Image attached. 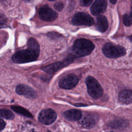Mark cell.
I'll return each mask as SVG.
<instances>
[{
  "label": "cell",
  "mask_w": 132,
  "mask_h": 132,
  "mask_svg": "<svg viewBox=\"0 0 132 132\" xmlns=\"http://www.w3.org/2000/svg\"><path fill=\"white\" fill-rule=\"evenodd\" d=\"M40 53V46L37 40L30 38L27 42V48L16 52L12 60L16 63H24L37 59Z\"/></svg>",
  "instance_id": "cell-1"
},
{
  "label": "cell",
  "mask_w": 132,
  "mask_h": 132,
  "mask_svg": "<svg viewBox=\"0 0 132 132\" xmlns=\"http://www.w3.org/2000/svg\"><path fill=\"white\" fill-rule=\"evenodd\" d=\"M94 48V44L86 39H78L75 41L72 47V55L76 57L87 56Z\"/></svg>",
  "instance_id": "cell-2"
},
{
  "label": "cell",
  "mask_w": 132,
  "mask_h": 132,
  "mask_svg": "<svg viewBox=\"0 0 132 132\" xmlns=\"http://www.w3.org/2000/svg\"><path fill=\"white\" fill-rule=\"evenodd\" d=\"M102 51L105 56L110 58H118L126 54V50L124 47L111 43L105 44L103 47Z\"/></svg>",
  "instance_id": "cell-3"
},
{
  "label": "cell",
  "mask_w": 132,
  "mask_h": 132,
  "mask_svg": "<svg viewBox=\"0 0 132 132\" xmlns=\"http://www.w3.org/2000/svg\"><path fill=\"white\" fill-rule=\"evenodd\" d=\"M89 94L94 99L100 97L103 94V89L98 82L93 77L88 76L86 79Z\"/></svg>",
  "instance_id": "cell-4"
},
{
  "label": "cell",
  "mask_w": 132,
  "mask_h": 132,
  "mask_svg": "<svg viewBox=\"0 0 132 132\" xmlns=\"http://www.w3.org/2000/svg\"><path fill=\"white\" fill-rule=\"evenodd\" d=\"M72 23L75 25L91 26L94 23L93 19L88 14L79 12L76 13L72 19Z\"/></svg>",
  "instance_id": "cell-5"
},
{
  "label": "cell",
  "mask_w": 132,
  "mask_h": 132,
  "mask_svg": "<svg viewBox=\"0 0 132 132\" xmlns=\"http://www.w3.org/2000/svg\"><path fill=\"white\" fill-rule=\"evenodd\" d=\"M75 58V57L72 54H71L63 61L57 62L52 63L50 65L43 67L42 70L47 73L53 74L59 70L60 69L67 65L72 62Z\"/></svg>",
  "instance_id": "cell-6"
},
{
  "label": "cell",
  "mask_w": 132,
  "mask_h": 132,
  "mask_svg": "<svg viewBox=\"0 0 132 132\" xmlns=\"http://www.w3.org/2000/svg\"><path fill=\"white\" fill-rule=\"evenodd\" d=\"M57 114L52 109H46L42 110L38 116L39 121L44 125H50L56 120Z\"/></svg>",
  "instance_id": "cell-7"
},
{
  "label": "cell",
  "mask_w": 132,
  "mask_h": 132,
  "mask_svg": "<svg viewBox=\"0 0 132 132\" xmlns=\"http://www.w3.org/2000/svg\"><path fill=\"white\" fill-rule=\"evenodd\" d=\"M78 78L74 74H68L62 77L59 82V87L64 89H70L76 86Z\"/></svg>",
  "instance_id": "cell-8"
},
{
  "label": "cell",
  "mask_w": 132,
  "mask_h": 132,
  "mask_svg": "<svg viewBox=\"0 0 132 132\" xmlns=\"http://www.w3.org/2000/svg\"><path fill=\"white\" fill-rule=\"evenodd\" d=\"M39 15L42 20L47 22L54 21L58 17V14L47 5H44L40 9Z\"/></svg>",
  "instance_id": "cell-9"
},
{
  "label": "cell",
  "mask_w": 132,
  "mask_h": 132,
  "mask_svg": "<svg viewBox=\"0 0 132 132\" xmlns=\"http://www.w3.org/2000/svg\"><path fill=\"white\" fill-rule=\"evenodd\" d=\"M16 92L30 99L35 98L37 96L36 92L31 87L26 85H19L16 87Z\"/></svg>",
  "instance_id": "cell-10"
},
{
  "label": "cell",
  "mask_w": 132,
  "mask_h": 132,
  "mask_svg": "<svg viewBox=\"0 0 132 132\" xmlns=\"http://www.w3.org/2000/svg\"><path fill=\"white\" fill-rule=\"evenodd\" d=\"M107 6L106 0H95L90 8V11L94 15H100L106 11Z\"/></svg>",
  "instance_id": "cell-11"
},
{
  "label": "cell",
  "mask_w": 132,
  "mask_h": 132,
  "mask_svg": "<svg viewBox=\"0 0 132 132\" xmlns=\"http://www.w3.org/2000/svg\"><path fill=\"white\" fill-rule=\"evenodd\" d=\"M97 122L96 118L93 114H88L80 119V123L86 128H91L93 127Z\"/></svg>",
  "instance_id": "cell-12"
},
{
  "label": "cell",
  "mask_w": 132,
  "mask_h": 132,
  "mask_svg": "<svg viewBox=\"0 0 132 132\" xmlns=\"http://www.w3.org/2000/svg\"><path fill=\"white\" fill-rule=\"evenodd\" d=\"M81 112L77 109H71L63 112V116L68 120L74 121H77L81 119Z\"/></svg>",
  "instance_id": "cell-13"
},
{
  "label": "cell",
  "mask_w": 132,
  "mask_h": 132,
  "mask_svg": "<svg viewBox=\"0 0 132 132\" xmlns=\"http://www.w3.org/2000/svg\"><path fill=\"white\" fill-rule=\"evenodd\" d=\"M95 27L99 31L105 32L108 27V23L106 17L104 15H99L97 17Z\"/></svg>",
  "instance_id": "cell-14"
},
{
  "label": "cell",
  "mask_w": 132,
  "mask_h": 132,
  "mask_svg": "<svg viewBox=\"0 0 132 132\" xmlns=\"http://www.w3.org/2000/svg\"><path fill=\"white\" fill-rule=\"evenodd\" d=\"M119 101L125 104H128L132 102V91L130 90H122L119 95Z\"/></svg>",
  "instance_id": "cell-15"
},
{
  "label": "cell",
  "mask_w": 132,
  "mask_h": 132,
  "mask_svg": "<svg viewBox=\"0 0 132 132\" xmlns=\"http://www.w3.org/2000/svg\"><path fill=\"white\" fill-rule=\"evenodd\" d=\"M11 108L15 112L20 114L22 116H24L25 117H26L27 118H32L33 116L25 108L18 106H12L11 107Z\"/></svg>",
  "instance_id": "cell-16"
},
{
  "label": "cell",
  "mask_w": 132,
  "mask_h": 132,
  "mask_svg": "<svg viewBox=\"0 0 132 132\" xmlns=\"http://www.w3.org/2000/svg\"><path fill=\"white\" fill-rule=\"evenodd\" d=\"M127 122L123 120H117L110 123V126L113 128H121L127 126Z\"/></svg>",
  "instance_id": "cell-17"
},
{
  "label": "cell",
  "mask_w": 132,
  "mask_h": 132,
  "mask_svg": "<svg viewBox=\"0 0 132 132\" xmlns=\"http://www.w3.org/2000/svg\"><path fill=\"white\" fill-rule=\"evenodd\" d=\"M0 117L9 120H12L14 117V114L9 110L5 109H0Z\"/></svg>",
  "instance_id": "cell-18"
},
{
  "label": "cell",
  "mask_w": 132,
  "mask_h": 132,
  "mask_svg": "<svg viewBox=\"0 0 132 132\" xmlns=\"http://www.w3.org/2000/svg\"><path fill=\"white\" fill-rule=\"evenodd\" d=\"M123 22L126 26H131L132 25V14H125L123 16Z\"/></svg>",
  "instance_id": "cell-19"
},
{
  "label": "cell",
  "mask_w": 132,
  "mask_h": 132,
  "mask_svg": "<svg viewBox=\"0 0 132 132\" xmlns=\"http://www.w3.org/2000/svg\"><path fill=\"white\" fill-rule=\"evenodd\" d=\"M7 19L4 14L0 12V28L7 26Z\"/></svg>",
  "instance_id": "cell-20"
},
{
  "label": "cell",
  "mask_w": 132,
  "mask_h": 132,
  "mask_svg": "<svg viewBox=\"0 0 132 132\" xmlns=\"http://www.w3.org/2000/svg\"><path fill=\"white\" fill-rule=\"evenodd\" d=\"M54 8L57 11H61L64 7V4L62 2H58L55 3L54 5Z\"/></svg>",
  "instance_id": "cell-21"
},
{
  "label": "cell",
  "mask_w": 132,
  "mask_h": 132,
  "mask_svg": "<svg viewBox=\"0 0 132 132\" xmlns=\"http://www.w3.org/2000/svg\"><path fill=\"white\" fill-rule=\"evenodd\" d=\"M47 36L53 39H56V38H59L61 35L60 34H59L58 32H48L47 34Z\"/></svg>",
  "instance_id": "cell-22"
},
{
  "label": "cell",
  "mask_w": 132,
  "mask_h": 132,
  "mask_svg": "<svg viewBox=\"0 0 132 132\" xmlns=\"http://www.w3.org/2000/svg\"><path fill=\"white\" fill-rule=\"evenodd\" d=\"M93 0H82L80 2V5L84 7L89 6L92 3Z\"/></svg>",
  "instance_id": "cell-23"
},
{
  "label": "cell",
  "mask_w": 132,
  "mask_h": 132,
  "mask_svg": "<svg viewBox=\"0 0 132 132\" xmlns=\"http://www.w3.org/2000/svg\"><path fill=\"white\" fill-rule=\"evenodd\" d=\"M6 125L5 122L1 119H0V131H2L5 127Z\"/></svg>",
  "instance_id": "cell-24"
},
{
  "label": "cell",
  "mask_w": 132,
  "mask_h": 132,
  "mask_svg": "<svg viewBox=\"0 0 132 132\" xmlns=\"http://www.w3.org/2000/svg\"><path fill=\"white\" fill-rule=\"evenodd\" d=\"M109 1H110V2L112 4H116V3H117V0H109Z\"/></svg>",
  "instance_id": "cell-25"
},
{
  "label": "cell",
  "mask_w": 132,
  "mask_h": 132,
  "mask_svg": "<svg viewBox=\"0 0 132 132\" xmlns=\"http://www.w3.org/2000/svg\"><path fill=\"white\" fill-rule=\"evenodd\" d=\"M129 39L132 41V35L130 36L129 37Z\"/></svg>",
  "instance_id": "cell-26"
},
{
  "label": "cell",
  "mask_w": 132,
  "mask_h": 132,
  "mask_svg": "<svg viewBox=\"0 0 132 132\" xmlns=\"http://www.w3.org/2000/svg\"><path fill=\"white\" fill-rule=\"evenodd\" d=\"M24 1H26V2H31V1H32L33 0H24Z\"/></svg>",
  "instance_id": "cell-27"
},
{
  "label": "cell",
  "mask_w": 132,
  "mask_h": 132,
  "mask_svg": "<svg viewBox=\"0 0 132 132\" xmlns=\"http://www.w3.org/2000/svg\"><path fill=\"white\" fill-rule=\"evenodd\" d=\"M131 14H132V0H131Z\"/></svg>",
  "instance_id": "cell-28"
},
{
  "label": "cell",
  "mask_w": 132,
  "mask_h": 132,
  "mask_svg": "<svg viewBox=\"0 0 132 132\" xmlns=\"http://www.w3.org/2000/svg\"><path fill=\"white\" fill-rule=\"evenodd\" d=\"M50 1H56V0H48Z\"/></svg>",
  "instance_id": "cell-29"
},
{
  "label": "cell",
  "mask_w": 132,
  "mask_h": 132,
  "mask_svg": "<svg viewBox=\"0 0 132 132\" xmlns=\"http://www.w3.org/2000/svg\"><path fill=\"white\" fill-rule=\"evenodd\" d=\"M47 132H51V131H48Z\"/></svg>",
  "instance_id": "cell-30"
},
{
  "label": "cell",
  "mask_w": 132,
  "mask_h": 132,
  "mask_svg": "<svg viewBox=\"0 0 132 132\" xmlns=\"http://www.w3.org/2000/svg\"><path fill=\"white\" fill-rule=\"evenodd\" d=\"M111 132H113V131H111Z\"/></svg>",
  "instance_id": "cell-31"
}]
</instances>
